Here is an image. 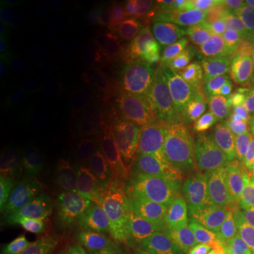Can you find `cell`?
Wrapping results in <instances>:
<instances>
[{
    "label": "cell",
    "instance_id": "21",
    "mask_svg": "<svg viewBox=\"0 0 254 254\" xmlns=\"http://www.w3.org/2000/svg\"><path fill=\"white\" fill-rule=\"evenodd\" d=\"M239 171L242 182L254 185V128L247 134L242 147Z\"/></svg>",
    "mask_w": 254,
    "mask_h": 254
},
{
    "label": "cell",
    "instance_id": "29",
    "mask_svg": "<svg viewBox=\"0 0 254 254\" xmlns=\"http://www.w3.org/2000/svg\"><path fill=\"white\" fill-rule=\"evenodd\" d=\"M243 112L246 113V116L254 123V91L252 92V95H247L245 106H243Z\"/></svg>",
    "mask_w": 254,
    "mask_h": 254
},
{
    "label": "cell",
    "instance_id": "9",
    "mask_svg": "<svg viewBox=\"0 0 254 254\" xmlns=\"http://www.w3.org/2000/svg\"><path fill=\"white\" fill-rule=\"evenodd\" d=\"M60 112L64 120L73 128L95 126L105 113L99 100L79 88L64 92L60 99Z\"/></svg>",
    "mask_w": 254,
    "mask_h": 254
},
{
    "label": "cell",
    "instance_id": "8",
    "mask_svg": "<svg viewBox=\"0 0 254 254\" xmlns=\"http://www.w3.org/2000/svg\"><path fill=\"white\" fill-rule=\"evenodd\" d=\"M1 120L16 127L20 140L31 147H46L57 137V128L48 119L27 115L21 105L1 109Z\"/></svg>",
    "mask_w": 254,
    "mask_h": 254
},
{
    "label": "cell",
    "instance_id": "3",
    "mask_svg": "<svg viewBox=\"0 0 254 254\" xmlns=\"http://www.w3.org/2000/svg\"><path fill=\"white\" fill-rule=\"evenodd\" d=\"M208 208L181 209L157 235L153 254H210L223 245ZM225 240V239H223Z\"/></svg>",
    "mask_w": 254,
    "mask_h": 254
},
{
    "label": "cell",
    "instance_id": "18",
    "mask_svg": "<svg viewBox=\"0 0 254 254\" xmlns=\"http://www.w3.org/2000/svg\"><path fill=\"white\" fill-rule=\"evenodd\" d=\"M138 43V38L125 31H106L95 38L93 46L103 53H127Z\"/></svg>",
    "mask_w": 254,
    "mask_h": 254
},
{
    "label": "cell",
    "instance_id": "10",
    "mask_svg": "<svg viewBox=\"0 0 254 254\" xmlns=\"http://www.w3.org/2000/svg\"><path fill=\"white\" fill-rule=\"evenodd\" d=\"M123 180V171L112 161H91L85 164L81 184L92 193L106 195L118 190Z\"/></svg>",
    "mask_w": 254,
    "mask_h": 254
},
{
    "label": "cell",
    "instance_id": "1",
    "mask_svg": "<svg viewBox=\"0 0 254 254\" xmlns=\"http://www.w3.org/2000/svg\"><path fill=\"white\" fill-rule=\"evenodd\" d=\"M187 82L213 120L223 122L243 110L247 95L237 73L227 64L196 61L190 66Z\"/></svg>",
    "mask_w": 254,
    "mask_h": 254
},
{
    "label": "cell",
    "instance_id": "4",
    "mask_svg": "<svg viewBox=\"0 0 254 254\" xmlns=\"http://www.w3.org/2000/svg\"><path fill=\"white\" fill-rule=\"evenodd\" d=\"M185 185L174 177H158L145 185L141 200V218L145 232L163 227L181 210Z\"/></svg>",
    "mask_w": 254,
    "mask_h": 254
},
{
    "label": "cell",
    "instance_id": "12",
    "mask_svg": "<svg viewBox=\"0 0 254 254\" xmlns=\"http://www.w3.org/2000/svg\"><path fill=\"white\" fill-rule=\"evenodd\" d=\"M85 164L68 160V158H53L48 160L38 168V177L53 187H69L81 184Z\"/></svg>",
    "mask_w": 254,
    "mask_h": 254
},
{
    "label": "cell",
    "instance_id": "23",
    "mask_svg": "<svg viewBox=\"0 0 254 254\" xmlns=\"http://www.w3.org/2000/svg\"><path fill=\"white\" fill-rule=\"evenodd\" d=\"M96 10L100 17L110 24H118L126 16V4L120 0H99L96 3Z\"/></svg>",
    "mask_w": 254,
    "mask_h": 254
},
{
    "label": "cell",
    "instance_id": "19",
    "mask_svg": "<svg viewBox=\"0 0 254 254\" xmlns=\"http://www.w3.org/2000/svg\"><path fill=\"white\" fill-rule=\"evenodd\" d=\"M125 65V60L120 54L96 51L85 61L86 71L96 76H108L118 73Z\"/></svg>",
    "mask_w": 254,
    "mask_h": 254
},
{
    "label": "cell",
    "instance_id": "30",
    "mask_svg": "<svg viewBox=\"0 0 254 254\" xmlns=\"http://www.w3.org/2000/svg\"><path fill=\"white\" fill-rule=\"evenodd\" d=\"M249 16H250V20H252V24H253L254 27V1L250 4V7H249Z\"/></svg>",
    "mask_w": 254,
    "mask_h": 254
},
{
    "label": "cell",
    "instance_id": "16",
    "mask_svg": "<svg viewBox=\"0 0 254 254\" xmlns=\"http://www.w3.org/2000/svg\"><path fill=\"white\" fill-rule=\"evenodd\" d=\"M203 11H195L182 18L174 27L171 34V41L174 47L180 51H190L196 48V38L199 34V28L205 18Z\"/></svg>",
    "mask_w": 254,
    "mask_h": 254
},
{
    "label": "cell",
    "instance_id": "2",
    "mask_svg": "<svg viewBox=\"0 0 254 254\" xmlns=\"http://www.w3.org/2000/svg\"><path fill=\"white\" fill-rule=\"evenodd\" d=\"M164 163L206 187L216 199L232 187V175L199 134H180L163 150Z\"/></svg>",
    "mask_w": 254,
    "mask_h": 254
},
{
    "label": "cell",
    "instance_id": "27",
    "mask_svg": "<svg viewBox=\"0 0 254 254\" xmlns=\"http://www.w3.org/2000/svg\"><path fill=\"white\" fill-rule=\"evenodd\" d=\"M14 51H11L6 46L0 47V73H13L16 69V60H14Z\"/></svg>",
    "mask_w": 254,
    "mask_h": 254
},
{
    "label": "cell",
    "instance_id": "6",
    "mask_svg": "<svg viewBox=\"0 0 254 254\" xmlns=\"http://www.w3.org/2000/svg\"><path fill=\"white\" fill-rule=\"evenodd\" d=\"M1 46H6L14 53L36 54L46 48V31L26 14L9 13L0 18Z\"/></svg>",
    "mask_w": 254,
    "mask_h": 254
},
{
    "label": "cell",
    "instance_id": "25",
    "mask_svg": "<svg viewBox=\"0 0 254 254\" xmlns=\"http://www.w3.org/2000/svg\"><path fill=\"white\" fill-rule=\"evenodd\" d=\"M17 98V85L13 73H0V106L7 109L14 106L13 103Z\"/></svg>",
    "mask_w": 254,
    "mask_h": 254
},
{
    "label": "cell",
    "instance_id": "24",
    "mask_svg": "<svg viewBox=\"0 0 254 254\" xmlns=\"http://www.w3.org/2000/svg\"><path fill=\"white\" fill-rule=\"evenodd\" d=\"M225 254H254V240L247 236L229 233L223 240Z\"/></svg>",
    "mask_w": 254,
    "mask_h": 254
},
{
    "label": "cell",
    "instance_id": "28",
    "mask_svg": "<svg viewBox=\"0 0 254 254\" xmlns=\"http://www.w3.org/2000/svg\"><path fill=\"white\" fill-rule=\"evenodd\" d=\"M13 147V133L7 122L1 120L0 123V153L7 154Z\"/></svg>",
    "mask_w": 254,
    "mask_h": 254
},
{
    "label": "cell",
    "instance_id": "11",
    "mask_svg": "<svg viewBox=\"0 0 254 254\" xmlns=\"http://www.w3.org/2000/svg\"><path fill=\"white\" fill-rule=\"evenodd\" d=\"M112 144V134L102 127L73 128L66 138V147L73 154L93 155L106 151Z\"/></svg>",
    "mask_w": 254,
    "mask_h": 254
},
{
    "label": "cell",
    "instance_id": "22",
    "mask_svg": "<svg viewBox=\"0 0 254 254\" xmlns=\"http://www.w3.org/2000/svg\"><path fill=\"white\" fill-rule=\"evenodd\" d=\"M71 23H72L75 31H78L81 34H92L100 27L102 17L98 13V10L83 9L73 14Z\"/></svg>",
    "mask_w": 254,
    "mask_h": 254
},
{
    "label": "cell",
    "instance_id": "13",
    "mask_svg": "<svg viewBox=\"0 0 254 254\" xmlns=\"http://www.w3.org/2000/svg\"><path fill=\"white\" fill-rule=\"evenodd\" d=\"M54 198L53 185L41 178H33L23 182L14 193V206L17 210H34L46 206Z\"/></svg>",
    "mask_w": 254,
    "mask_h": 254
},
{
    "label": "cell",
    "instance_id": "31",
    "mask_svg": "<svg viewBox=\"0 0 254 254\" xmlns=\"http://www.w3.org/2000/svg\"><path fill=\"white\" fill-rule=\"evenodd\" d=\"M210 254H225V249H223V245L222 246H218L213 252Z\"/></svg>",
    "mask_w": 254,
    "mask_h": 254
},
{
    "label": "cell",
    "instance_id": "5",
    "mask_svg": "<svg viewBox=\"0 0 254 254\" xmlns=\"http://www.w3.org/2000/svg\"><path fill=\"white\" fill-rule=\"evenodd\" d=\"M164 123L181 134H196L206 123L208 115L188 82L177 81L163 99Z\"/></svg>",
    "mask_w": 254,
    "mask_h": 254
},
{
    "label": "cell",
    "instance_id": "20",
    "mask_svg": "<svg viewBox=\"0 0 254 254\" xmlns=\"http://www.w3.org/2000/svg\"><path fill=\"white\" fill-rule=\"evenodd\" d=\"M226 61H229L230 66L233 65V71L237 73V76L247 81H254V40L242 47Z\"/></svg>",
    "mask_w": 254,
    "mask_h": 254
},
{
    "label": "cell",
    "instance_id": "14",
    "mask_svg": "<svg viewBox=\"0 0 254 254\" xmlns=\"http://www.w3.org/2000/svg\"><path fill=\"white\" fill-rule=\"evenodd\" d=\"M153 92L154 85L150 79L143 76H130L113 83L109 89V95L112 99L118 102L133 103L147 99Z\"/></svg>",
    "mask_w": 254,
    "mask_h": 254
},
{
    "label": "cell",
    "instance_id": "26",
    "mask_svg": "<svg viewBox=\"0 0 254 254\" xmlns=\"http://www.w3.org/2000/svg\"><path fill=\"white\" fill-rule=\"evenodd\" d=\"M1 4H3V9L17 13V14H24V13L34 11L43 7L41 6L43 3L40 0H7V1H1Z\"/></svg>",
    "mask_w": 254,
    "mask_h": 254
},
{
    "label": "cell",
    "instance_id": "15",
    "mask_svg": "<svg viewBox=\"0 0 254 254\" xmlns=\"http://www.w3.org/2000/svg\"><path fill=\"white\" fill-rule=\"evenodd\" d=\"M233 206L245 236L254 240V185L240 182L233 196Z\"/></svg>",
    "mask_w": 254,
    "mask_h": 254
},
{
    "label": "cell",
    "instance_id": "7",
    "mask_svg": "<svg viewBox=\"0 0 254 254\" xmlns=\"http://www.w3.org/2000/svg\"><path fill=\"white\" fill-rule=\"evenodd\" d=\"M222 37L216 57L226 61L229 57L242 47L254 40V27L249 16V10L243 6L229 4L219 13Z\"/></svg>",
    "mask_w": 254,
    "mask_h": 254
},
{
    "label": "cell",
    "instance_id": "17",
    "mask_svg": "<svg viewBox=\"0 0 254 254\" xmlns=\"http://www.w3.org/2000/svg\"><path fill=\"white\" fill-rule=\"evenodd\" d=\"M220 17L216 14H206L196 38V50L203 54H216L220 44Z\"/></svg>",
    "mask_w": 254,
    "mask_h": 254
}]
</instances>
